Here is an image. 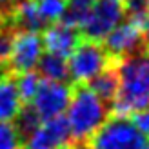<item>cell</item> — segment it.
Instances as JSON below:
<instances>
[{
    "mask_svg": "<svg viewBox=\"0 0 149 149\" xmlns=\"http://www.w3.org/2000/svg\"><path fill=\"white\" fill-rule=\"evenodd\" d=\"M15 120H17V125H15V127H17L20 138H24V136L27 138L36 127H38V124L42 122V120H40V116L35 113V109H33L31 106L22 107V109H20V113L17 115V118H15Z\"/></svg>",
    "mask_w": 149,
    "mask_h": 149,
    "instance_id": "obj_17",
    "label": "cell"
},
{
    "mask_svg": "<svg viewBox=\"0 0 149 149\" xmlns=\"http://www.w3.org/2000/svg\"><path fill=\"white\" fill-rule=\"evenodd\" d=\"M2 24H4V17H2V13H0V27H2Z\"/></svg>",
    "mask_w": 149,
    "mask_h": 149,
    "instance_id": "obj_24",
    "label": "cell"
},
{
    "mask_svg": "<svg viewBox=\"0 0 149 149\" xmlns=\"http://www.w3.org/2000/svg\"><path fill=\"white\" fill-rule=\"evenodd\" d=\"M133 124H135V127L147 138V136H149V107L138 111V113H135Z\"/></svg>",
    "mask_w": 149,
    "mask_h": 149,
    "instance_id": "obj_22",
    "label": "cell"
},
{
    "mask_svg": "<svg viewBox=\"0 0 149 149\" xmlns=\"http://www.w3.org/2000/svg\"><path fill=\"white\" fill-rule=\"evenodd\" d=\"M42 55H44L42 36L35 31H20L13 36V47L7 65L15 73L35 71Z\"/></svg>",
    "mask_w": 149,
    "mask_h": 149,
    "instance_id": "obj_7",
    "label": "cell"
},
{
    "mask_svg": "<svg viewBox=\"0 0 149 149\" xmlns=\"http://www.w3.org/2000/svg\"><path fill=\"white\" fill-rule=\"evenodd\" d=\"M107 51L98 42L84 40L78 42L73 53L68 56V71L73 82L89 84L104 69H107Z\"/></svg>",
    "mask_w": 149,
    "mask_h": 149,
    "instance_id": "obj_4",
    "label": "cell"
},
{
    "mask_svg": "<svg viewBox=\"0 0 149 149\" xmlns=\"http://www.w3.org/2000/svg\"><path fill=\"white\" fill-rule=\"evenodd\" d=\"M13 36L15 33L9 31V27H0V69L7 65L9 62V55H11V47H13Z\"/></svg>",
    "mask_w": 149,
    "mask_h": 149,
    "instance_id": "obj_21",
    "label": "cell"
},
{
    "mask_svg": "<svg viewBox=\"0 0 149 149\" xmlns=\"http://www.w3.org/2000/svg\"><path fill=\"white\" fill-rule=\"evenodd\" d=\"M38 74L44 80H53V82H65V78L69 77L68 71V58L58 56L53 53H46L40 56L38 64Z\"/></svg>",
    "mask_w": 149,
    "mask_h": 149,
    "instance_id": "obj_13",
    "label": "cell"
},
{
    "mask_svg": "<svg viewBox=\"0 0 149 149\" xmlns=\"http://www.w3.org/2000/svg\"><path fill=\"white\" fill-rule=\"evenodd\" d=\"M142 29L149 33V15H147V17H146V20H144V24H142Z\"/></svg>",
    "mask_w": 149,
    "mask_h": 149,
    "instance_id": "obj_23",
    "label": "cell"
},
{
    "mask_svg": "<svg viewBox=\"0 0 149 149\" xmlns=\"http://www.w3.org/2000/svg\"><path fill=\"white\" fill-rule=\"evenodd\" d=\"M40 82H42V78L36 71L18 73V78L15 80V84H17V91L20 95V100L22 102H31L35 93H36V89L40 86Z\"/></svg>",
    "mask_w": 149,
    "mask_h": 149,
    "instance_id": "obj_16",
    "label": "cell"
},
{
    "mask_svg": "<svg viewBox=\"0 0 149 149\" xmlns=\"http://www.w3.org/2000/svg\"><path fill=\"white\" fill-rule=\"evenodd\" d=\"M95 0H68V13L64 17V22L78 27L84 15L87 13V9L93 6Z\"/></svg>",
    "mask_w": 149,
    "mask_h": 149,
    "instance_id": "obj_18",
    "label": "cell"
},
{
    "mask_svg": "<svg viewBox=\"0 0 149 149\" xmlns=\"http://www.w3.org/2000/svg\"><path fill=\"white\" fill-rule=\"evenodd\" d=\"M124 13L129 15L131 22H136L138 26H142L146 17L149 15V4L147 0H125Z\"/></svg>",
    "mask_w": 149,
    "mask_h": 149,
    "instance_id": "obj_20",
    "label": "cell"
},
{
    "mask_svg": "<svg viewBox=\"0 0 149 149\" xmlns=\"http://www.w3.org/2000/svg\"><path fill=\"white\" fill-rule=\"evenodd\" d=\"M22 138L11 122H0V149H20Z\"/></svg>",
    "mask_w": 149,
    "mask_h": 149,
    "instance_id": "obj_19",
    "label": "cell"
},
{
    "mask_svg": "<svg viewBox=\"0 0 149 149\" xmlns=\"http://www.w3.org/2000/svg\"><path fill=\"white\" fill-rule=\"evenodd\" d=\"M71 140L69 125L64 116L47 118L26 138V149H64Z\"/></svg>",
    "mask_w": 149,
    "mask_h": 149,
    "instance_id": "obj_8",
    "label": "cell"
},
{
    "mask_svg": "<svg viewBox=\"0 0 149 149\" xmlns=\"http://www.w3.org/2000/svg\"><path fill=\"white\" fill-rule=\"evenodd\" d=\"M11 22L15 27L22 29V31H35V33H38L46 26L38 15L35 0H18L11 9Z\"/></svg>",
    "mask_w": 149,
    "mask_h": 149,
    "instance_id": "obj_12",
    "label": "cell"
},
{
    "mask_svg": "<svg viewBox=\"0 0 149 149\" xmlns=\"http://www.w3.org/2000/svg\"><path fill=\"white\" fill-rule=\"evenodd\" d=\"M20 95L17 91L15 78L0 74V122H13L22 109Z\"/></svg>",
    "mask_w": 149,
    "mask_h": 149,
    "instance_id": "obj_11",
    "label": "cell"
},
{
    "mask_svg": "<svg viewBox=\"0 0 149 149\" xmlns=\"http://www.w3.org/2000/svg\"><path fill=\"white\" fill-rule=\"evenodd\" d=\"M9 0H0V6H4V4H7Z\"/></svg>",
    "mask_w": 149,
    "mask_h": 149,
    "instance_id": "obj_25",
    "label": "cell"
},
{
    "mask_svg": "<svg viewBox=\"0 0 149 149\" xmlns=\"http://www.w3.org/2000/svg\"><path fill=\"white\" fill-rule=\"evenodd\" d=\"M91 91L104 102H113L118 95V77L113 69H104L98 77H95L87 86Z\"/></svg>",
    "mask_w": 149,
    "mask_h": 149,
    "instance_id": "obj_14",
    "label": "cell"
},
{
    "mask_svg": "<svg viewBox=\"0 0 149 149\" xmlns=\"http://www.w3.org/2000/svg\"><path fill=\"white\" fill-rule=\"evenodd\" d=\"M146 136L140 133L127 116L107 118L96 133L89 138V149H140Z\"/></svg>",
    "mask_w": 149,
    "mask_h": 149,
    "instance_id": "obj_3",
    "label": "cell"
},
{
    "mask_svg": "<svg viewBox=\"0 0 149 149\" xmlns=\"http://www.w3.org/2000/svg\"><path fill=\"white\" fill-rule=\"evenodd\" d=\"M140 149H149V144H144V146L140 147Z\"/></svg>",
    "mask_w": 149,
    "mask_h": 149,
    "instance_id": "obj_26",
    "label": "cell"
},
{
    "mask_svg": "<svg viewBox=\"0 0 149 149\" xmlns=\"http://www.w3.org/2000/svg\"><path fill=\"white\" fill-rule=\"evenodd\" d=\"M64 149H68V147H64Z\"/></svg>",
    "mask_w": 149,
    "mask_h": 149,
    "instance_id": "obj_28",
    "label": "cell"
},
{
    "mask_svg": "<svg viewBox=\"0 0 149 149\" xmlns=\"http://www.w3.org/2000/svg\"><path fill=\"white\" fill-rule=\"evenodd\" d=\"M144 35L146 31L142 26H138L136 22H120L113 31H111L104 42H106V51L113 56H131L135 53H140V49L144 46Z\"/></svg>",
    "mask_w": 149,
    "mask_h": 149,
    "instance_id": "obj_9",
    "label": "cell"
},
{
    "mask_svg": "<svg viewBox=\"0 0 149 149\" xmlns=\"http://www.w3.org/2000/svg\"><path fill=\"white\" fill-rule=\"evenodd\" d=\"M71 96H73V91L65 82L42 80L31 100V107L40 116V120L62 116L69 106Z\"/></svg>",
    "mask_w": 149,
    "mask_h": 149,
    "instance_id": "obj_6",
    "label": "cell"
},
{
    "mask_svg": "<svg viewBox=\"0 0 149 149\" xmlns=\"http://www.w3.org/2000/svg\"><path fill=\"white\" fill-rule=\"evenodd\" d=\"M78 42L80 38H78L77 27L64 20L51 24L42 36V44L47 49V53H53V55L64 56V58H68L73 53V49L77 47Z\"/></svg>",
    "mask_w": 149,
    "mask_h": 149,
    "instance_id": "obj_10",
    "label": "cell"
},
{
    "mask_svg": "<svg viewBox=\"0 0 149 149\" xmlns=\"http://www.w3.org/2000/svg\"><path fill=\"white\" fill-rule=\"evenodd\" d=\"M35 6L44 24L62 22L68 13V0H35Z\"/></svg>",
    "mask_w": 149,
    "mask_h": 149,
    "instance_id": "obj_15",
    "label": "cell"
},
{
    "mask_svg": "<svg viewBox=\"0 0 149 149\" xmlns=\"http://www.w3.org/2000/svg\"><path fill=\"white\" fill-rule=\"evenodd\" d=\"M124 6L120 0H95L80 22V29L87 40L100 42L124 22Z\"/></svg>",
    "mask_w": 149,
    "mask_h": 149,
    "instance_id": "obj_5",
    "label": "cell"
},
{
    "mask_svg": "<svg viewBox=\"0 0 149 149\" xmlns=\"http://www.w3.org/2000/svg\"><path fill=\"white\" fill-rule=\"evenodd\" d=\"M147 4H149V0H147Z\"/></svg>",
    "mask_w": 149,
    "mask_h": 149,
    "instance_id": "obj_27",
    "label": "cell"
},
{
    "mask_svg": "<svg viewBox=\"0 0 149 149\" xmlns=\"http://www.w3.org/2000/svg\"><path fill=\"white\" fill-rule=\"evenodd\" d=\"M107 104L100 100L89 87H78L73 93L65 109V122L69 125L71 138L77 142L89 140L96 129L107 120Z\"/></svg>",
    "mask_w": 149,
    "mask_h": 149,
    "instance_id": "obj_2",
    "label": "cell"
},
{
    "mask_svg": "<svg viewBox=\"0 0 149 149\" xmlns=\"http://www.w3.org/2000/svg\"><path fill=\"white\" fill-rule=\"evenodd\" d=\"M118 95L113 109L118 116L135 115L149 107V55L125 56L116 68Z\"/></svg>",
    "mask_w": 149,
    "mask_h": 149,
    "instance_id": "obj_1",
    "label": "cell"
}]
</instances>
